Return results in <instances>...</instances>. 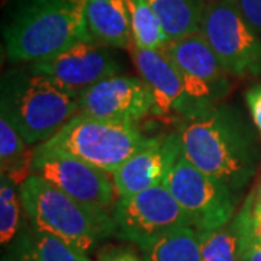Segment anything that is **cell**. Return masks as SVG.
Instances as JSON below:
<instances>
[{
    "instance_id": "cell-23",
    "label": "cell",
    "mask_w": 261,
    "mask_h": 261,
    "mask_svg": "<svg viewBox=\"0 0 261 261\" xmlns=\"http://www.w3.org/2000/svg\"><path fill=\"white\" fill-rule=\"evenodd\" d=\"M96 261H145L144 255H140L129 245L109 244L100 248Z\"/></svg>"
},
{
    "instance_id": "cell-13",
    "label": "cell",
    "mask_w": 261,
    "mask_h": 261,
    "mask_svg": "<svg viewBox=\"0 0 261 261\" xmlns=\"http://www.w3.org/2000/svg\"><path fill=\"white\" fill-rule=\"evenodd\" d=\"M130 54L138 74L152 94L154 116L180 123L200 113L189 97L180 71L164 48L144 49L134 45Z\"/></svg>"
},
{
    "instance_id": "cell-5",
    "label": "cell",
    "mask_w": 261,
    "mask_h": 261,
    "mask_svg": "<svg viewBox=\"0 0 261 261\" xmlns=\"http://www.w3.org/2000/svg\"><path fill=\"white\" fill-rule=\"evenodd\" d=\"M147 138L138 123L105 121L77 113L34 151L73 157L112 174Z\"/></svg>"
},
{
    "instance_id": "cell-2",
    "label": "cell",
    "mask_w": 261,
    "mask_h": 261,
    "mask_svg": "<svg viewBox=\"0 0 261 261\" xmlns=\"http://www.w3.org/2000/svg\"><path fill=\"white\" fill-rule=\"evenodd\" d=\"M89 0H9L2 35L12 64H31L75 42L90 41Z\"/></svg>"
},
{
    "instance_id": "cell-22",
    "label": "cell",
    "mask_w": 261,
    "mask_h": 261,
    "mask_svg": "<svg viewBox=\"0 0 261 261\" xmlns=\"http://www.w3.org/2000/svg\"><path fill=\"white\" fill-rule=\"evenodd\" d=\"M23 207L19 195V185L0 173V243L9 247L23 225Z\"/></svg>"
},
{
    "instance_id": "cell-25",
    "label": "cell",
    "mask_w": 261,
    "mask_h": 261,
    "mask_svg": "<svg viewBox=\"0 0 261 261\" xmlns=\"http://www.w3.org/2000/svg\"><path fill=\"white\" fill-rule=\"evenodd\" d=\"M244 18L261 37V0H238Z\"/></svg>"
},
{
    "instance_id": "cell-4",
    "label": "cell",
    "mask_w": 261,
    "mask_h": 261,
    "mask_svg": "<svg viewBox=\"0 0 261 261\" xmlns=\"http://www.w3.org/2000/svg\"><path fill=\"white\" fill-rule=\"evenodd\" d=\"M23 218L41 232L54 235L84 254L115 237L112 214L96 211L31 174L19 186Z\"/></svg>"
},
{
    "instance_id": "cell-17",
    "label": "cell",
    "mask_w": 261,
    "mask_h": 261,
    "mask_svg": "<svg viewBox=\"0 0 261 261\" xmlns=\"http://www.w3.org/2000/svg\"><path fill=\"white\" fill-rule=\"evenodd\" d=\"M159 16L168 41L200 31L206 0H147Z\"/></svg>"
},
{
    "instance_id": "cell-14",
    "label": "cell",
    "mask_w": 261,
    "mask_h": 261,
    "mask_svg": "<svg viewBox=\"0 0 261 261\" xmlns=\"http://www.w3.org/2000/svg\"><path fill=\"white\" fill-rule=\"evenodd\" d=\"M178 151L180 141L176 130L147 138L140 149L111 174L116 197L134 196L163 185Z\"/></svg>"
},
{
    "instance_id": "cell-16",
    "label": "cell",
    "mask_w": 261,
    "mask_h": 261,
    "mask_svg": "<svg viewBox=\"0 0 261 261\" xmlns=\"http://www.w3.org/2000/svg\"><path fill=\"white\" fill-rule=\"evenodd\" d=\"M9 250L19 261H90L87 254L54 235L38 231L27 219Z\"/></svg>"
},
{
    "instance_id": "cell-21",
    "label": "cell",
    "mask_w": 261,
    "mask_h": 261,
    "mask_svg": "<svg viewBox=\"0 0 261 261\" xmlns=\"http://www.w3.org/2000/svg\"><path fill=\"white\" fill-rule=\"evenodd\" d=\"M134 45L144 49H163L168 37L159 16L147 0H126Z\"/></svg>"
},
{
    "instance_id": "cell-28",
    "label": "cell",
    "mask_w": 261,
    "mask_h": 261,
    "mask_svg": "<svg viewBox=\"0 0 261 261\" xmlns=\"http://www.w3.org/2000/svg\"><path fill=\"white\" fill-rule=\"evenodd\" d=\"M254 192H255V196H257V199H260V200H261V180H260V183H258V186H257V189H255Z\"/></svg>"
},
{
    "instance_id": "cell-26",
    "label": "cell",
    "mask_w": 261,
    "mask_h": 261,
    "mask_svg": "<svg viewBox=\"0 0 261 261\" xmlns=\"http://www.w3.org/2000/svg\"><path fill=\"white\" fill-rule=\"evenodd\" d=\"M241 261H261V241H255L244 235Z\"/></svg>"
},
{
    "instance_id": "cell-3",
    "label": "cell",
    "mask_w": 261,
    "mask_h": 261,
    "mask_svg": "<svg viewBox=\"0 0 261 261\" xmlns=\"http://www.w3.org/2000/svg\"><path fill=\"white\" fill-rule=\"evenodd\" d=\"M0 113L13 123L28 145H39L79 113V99L27 65L2 75Z\"/></svg>"
},
{
    "instance_id": "cell-7",
    "label": "cell",
    "mask_w": 261,
    "mask_h": 261,
    "mask_svg": "<svg viewBox=\"0 0 261 261\" xmlns=\"http://www.w3.org/2000/svg\"><path fill=\"white\" fill-rule=\"evenodd\" d=\"M200 32L233 77H261V37L244 18L238 0H206Z\"/></svg>"
},
{
    "instance_id": "cell-6",
    "label": "cell",
    "mask_w": 261,
    "mask_h": 261,
    "mask_svg": "<svg viewBox=\"0 0 261 261\" xmlns=\"http://www.w3.org/2000/svg\"><path fill=\"white\" fill-rule=\"evenodd\" d=\"M163 185L183 207L192 226L202 232L228 224L240 209L241 195L193 166L185 157L181 147Z\"/></svg>"
},
{
    "instance_id": "cell-18",
    "label": "cell",
    "mask_w": 261,
    "mask_h": 261,
    "mask_svg": "<svg viewBox=\"0 0 261 261\" xmlns=\"http://www.w3.org/2000/svg\"><path fill=\"white\" fill-rule=\"evenodd\" d=\"M200 231L193 226H181L164 233L141 248L145 261H202Z\"/></svg>"
},
{
    "instance_id": "cell-15",
    "label": "cell",
    "mask_w": 261,
    "mask_h": 261,
    "mask_svg": "<svg viewBox=\"0 0 261 261\" xmlns=\"http://www.w3.org/2000/svg\"><path fill=\"white\" fill-rule=\"evenodd\" d=\"M86 23L93 41L115 49L134 47L126 0H89Z\"/></svg>"
},
{
    "instance_id": "cell-9",
    "label": "cell",
    "mask_w": 261,
    "mask_h": 261,
    "mask_svg": "<svg viewBox=\"0 0 261 261\" xmlns=\"http://www.w3.org/2000/svg\"><path fill=\"white\" fill-rule=\"evenodd\" d=\"M27 65L31 71L45 75L65 93L77 99L96 83L125 73V64L115 48L93 39L75 42Z\"/></svg>"
},
{
    "instance_id": "cell-1",
    "label": "cell",
    "mask_w": 261,
    "mask_h": 261,
    "mask_svg": "<svg viewBox=\"0 0 261 261\" xmlns=\"http://www.w3.org/2000/svg\"><path fill=\"white\" fill-rule=\"evenodd\" d=\"M181 151L193 166L238 195L261 163L258 130L232 105L218 103L177 123Z\"/></svg>"
},
{
    "instance_id": "cell-19",
    "label": "cell",
    "mask_w": 261,
    "mask_h": 261,
    "mask_svg": "<svg viewBox=\"0 0 261 261\" xmlns=\"http://www.w3.org/2000/svg\"><path fill=\"white\" fill-rule=\"evenodd\" d=\"M32 159L34 149H28V144L19 130L0 113V171L20 186L32 174Z\"/></svg>"
},
{
    "instance_id": "cell-24",
    "label": "cell",
    "mask_w": 261,
    "mask_h": 261,
    "mask_svg": "<svg viewBox=\"0 0 261 261\" xmlns=\"http://www.w3.org/2000/svg\"><path fill=\"white\" fill-rule=\"evenodd\" d=\"M244 99H245V105L250 113L252 125L261 135V83L250 86L245 90Z\"/></svg>"
},
{
    "instance_id": "cell-20",
    "label": "cell",
    "mask_w": 261,
    "mask_h": 261,
    "mask_svg": "<svg viewBox=\"0 0 261 261\" xmlns=\"http://www.w3.org/2000/svg\"><path fill=\"white\" fill-rule=\"evenodd\" d=\"M243 240V225L238 214L228 224L216 229L200 231L202 261H241Z\"/></svg>"
},
{
    "instance_id": "cell-12",
    "label": "cell",
    "mask_w": 261,
    "mask_h": 261,
    "mask_svg": "<svg viewBox=\"0 0 261 261\" xmlns=\"http://www.w3.org/2000/svg\"><path fill=\"white\" fill-rule=\"evenodd\" d=\"M154 99L145 82L130 74L108 77L79 97V113L97 119L138 123L152 115Z\"/></svg>"
},
{
    "instance_id": "cell-8",
    "label": "cell",
    "mask_w": 261,
    "mask_h": 261,
    "mask_svg": "<svg viewBox=\"0 0 261 261\" xmlns=\"http://www.w3.org/2000/svg\"><path fill=\"white\" fill-rule=\"evenodd\" d=\"M115 237L138 248L181 226H192L187 214L164 185L116 199L112 209Z\"/></svg>"
},
{
    "instance_id": "cell-10",
    "label": "cell",
    "mask_w": 261,
    "mask_h": 261,
    "mask_svg": "<svg viewBox=\"0 0 261 261\" xmlns=\"http://www.w3.org/2000/svg\"><path fill=\"white\" fill-rule=\"evenodd\" d=\"M164 49L199 112L222 103L231 90L229 74L200 31L170 41Z\"/></svg>"
},
{
    "instance_id": "cell-27",
    "label": "cell",
    "mask_w": 261,
    "mask_h": 261,
    "mask_svg": "<svg viewBox=\"0 0 261 261\" xmlns=\"http://www.w3.org/2000/svg\"><path fill=\"white\" fill-rule=\"evenodd\" d=\"M2 261H19V260H18V257H16L13 252L10 251V250H8V251H6V254L2 257Z\"/></svg>"
},
{
    "instance_id": "cell-11",
    "label": "cell",
    "mask_w": 261,
    "mask_h": 261,
    "mask_svg": "<svg viewBox=\"0 0 261 261\" xmlns=\"http://www.w3.org/2000/svg\"><path fill=\"white\" fill-rule=\"evenodd\" d=\"M31 173L83 205L112 214L116 193L109 173L80 160L34 151Z\"/></svg>"
}]
</instances>
